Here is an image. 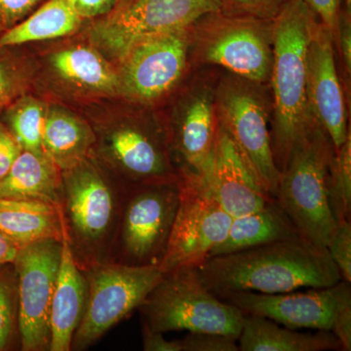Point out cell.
I'll list each match as a JSON object with an SVG mask.
<instances>
[{
	"mask_svg": "<svg viewBox=\"0 0 351 351\" xmlns=\"http://www.w3.org/2000/svg\"><path fill=\"white\" fill-rule=\"evenodd\" d=\"M193 269L215 295L237 291L281 294L343 280L326 247L302 237L208 258Z\"/></svg>",
	"mask_w": 351,
	"mask_h": 351,
	"instance_id": "1",
	"label": "cell"
},
{
	"mask_svg": "<svg viewBox=\"0 0 351 351\" xmlns=\"http://www.w3.org/2000/svg\"><path fill=\"white\" fill-rule=\"evenodd\" d=\"M318 23L304 0H290L274 20L270 138L280 172L318 124L307 90V54Z\"/></svg>",
	"mask_w": 351,
	"mask_h": 351,
	"instance_id": "2",
	"label": "cell"
},
{
	"mask_svg": "<svg viewBox=\"0 0 351 351\" xmlns=\"http://www.w3.org/2000/svg\"><path fill=\"white\" fill-rule=\"evenodd\" d=\"M125 189L93 154L62 171L64 232L80 269L110 261Z\"/></svg>",
	"mask_w": 351,
	"mask_h": 351,
	"instance_id": "3",
	"label": "cell"
},
{
	"mask_svg": "<svg viewBox=\"0 0 351 351\" xmlns=\"http://www.w3.org/2000/svg\"><path fill=\"white\" fill-rule=\"evenodd\" d=\"M129 106L125 112L91 123L96 136L95 158L125 188L179 179L163 113Z\"/></svg>",
	"mask_w": 351,
	"mask_h": 351,
	"instance_id": "4",
	"label": "cell"
},
{
	"mask_svg": "<svg viewBox=\"0 0 351 351\" xmlns=\"http://www.w3.org/2000/svg\"><path fill=\"white\" fill-rule=\"evenodd\" d=\"M336 149L317 124L280 172L276 199L302 239L326 247L337 226L332 204Z\"/></svg>",
	"mask_w": 351,
	"mask_h": 351,
	"instance_id": "5",
	"label": "cell"
},
{
	"mask_svg": "<svg viewBox=\"0 0 351 351\" xmlns=\"http://www.w3.org/2000/svg\"><path fill=\"white\" fill-rule=\"evenodd\" d=\"M143 323L152 331H186L239 339L245 314L208 290L193 267L163 272L138 307Z\"/></svg>",
	"mask_w": 351,
	"mask_h": 351,
	"instance_id": "6",
	"label": "cell"
},
{
	"mask_svg": "<svg viewBox=\"0 0 351 351\" xmlns=\"http://www.w3.org/2000/svg\"><path fill=\"white\" fill-rule=\"evenodd\" d=\"M274 60V21L228 15L218 11L193 25V69L215 66L269 85Z\"/></svg>",
	"mask_w": 351,
	"mask_h": 351,
	"instance_id": "7",
	"label": "cell"
},
{
	"mask_svg": "<svg viewBox=\"0 0 351 351\" xmlns=\"http://www.w3.org/2000/svg\"><path fill=\"white\" fill-rule=\"evenodd\" d=\"M221 71L215 66L193 69L173 95L171 113H163L179 179L203 180L209 172L218 138L216 85Z\"/></svg>",
	"mask_w": 351,
	"mask_h": 351,
	"instance_id": "8",
	"label": "cell"
},
{
	"mask_svg": "<svg viewBox=\"0 0 351 351\" xmlns=\"http://www.w3.org/2000/svg\"><path fill=\"white\" fill-rule=\"evenodd\" d=\"M219 123L228 131L263 189L276 198L280 171L271 149L269 85L221 69L216 85Z\"/></svg>",
	"mask_w": 351,
	"mask_h": 351,
	"instance_id": "9",
	"label": "cell"
},
{
	"mask_svg": "<svg viewBox=\"0 0 351 351\" xmlns=\"http://www.w3.org/2000/svg\"><path fill=\"white\" fill-rule=\"evenodd\" d=\"M193 25L135 41L117 64V96L156 108L178 91L193 71Z\"/></svg>",
	"mask_w": 351,
	"mask_h": 351,
	"instance_id": "10",
	"label": "cell"
},
{
	"mask_svg": "<svg viewBox=\"0 0 351 351\" xmlns=\"http://www.w3.org/2000/svg\"><path fill=\"white\" fill-rule=\"evenodd\" d=\"M179 202L180 179L126 188L110 261L159 267Z\"/></svg>",
	"mask_w": 351,
	"mask_h": 351,
	"instance_id": "11",
	"label": "cell"
},
{
	"mask_svg": "<svg viewBox=\"0 0 351 351\" xmlns=\"http://www.w3.org/2000/svg\"><path fill=\"white\" fill-rule=\"evenodd\" d=\"M88 293L84 313L71 350H84L145 302L163 271L156 265L134 267L112 261L82 269Z\"/></svg>",
	"mask_w": 351,
	"mask_h": 351,
	"instance_id": "12",
	"label": "cell"
},
{
	"mask_svg": "<svg viewBox=\"0 0 351 351\" xmlns=\"http://www.w3.org/2000/svg\"><path fill=\"white\" fill-rule=\"evenodd\" d=\"M221 11V0H135L91 21L88 41L117 66L138 39L191 27L206 14Z\"/></svg>",
	"mask_w": 351,
	"mask_h": 351,
	"instance_id": "13",
	"label": "cell"
},
{
	"mask_svg": "<svg viewBox=\"0 0 351 351\" xmlns=\"http://www.w3.org/2000/svg\"><path fill=\"white\" fill-rule=\"evenodd\" d=\"M232 221L206 180L180 179L179 207L159 269L166 272L198 267L226 239Z\"/></svg>",
	"mask_w": 351,
	"mask_h": 351,
	"instance_id": "14",
	"label": "cell"
},
{
	"mask_svg": "<svg viewBox=\"0 0 351 351\" xmlns=\"http://www.w3.org/2000/svg\"><path fill=\"white\" fill-rule=\"evenodd\" d=\"M62 248V240H41L21 247L14 261L23 351L49 350L51 302L56 287Z\"/></svg>",
	"mask_w": 351,
	"mask_h": 351,
	"instance_id": "15",
	"label": "cell"
},
{
	"mask_svg": "<svg viewBox=\"0 0 351 351\" xmlns=\"http://www.w3.org/2000/svg\"><path fill=\"white\" fill-rule=\"evenodd\" d=\"M245 315L262 316L291 328L332 331L341 309L351 306L350 283L341 280L326 288H311L306 292L261 294L249 291L216 295Z\"/></svg>",
	"mask_w": 351,
	"mask_h": 351,
	"instance_id": "16",
	"label": "cell"
},
{
	"mask_svg": "<svg viewBox=\"0 0 351 351\" xmlns=\"http://www.w3.org/2000/svg\"><path fill=\"white\" fill-rule=\"evenodd\" d=\"M36 66V77L43 76L54 91L69 98L117 96V66L90 41L61 44L45 53Z\"/></svg>",
	"mask_w": 351,
	"mask_h": 351,
	"instance_id": "17",
	"label": "cell"
},
{
	"mask_svg": "<svg viewBox=\"0 0 351 351\" xmlns=\"http://www.w3.org/2000/svg\"><path fill=\"white\" fill-rule=\"evenodd\" d=\"M307 90L314 117L338 151L350 135L346 91L337 64L334 38L320 22L309 43Z\"/></svg>",
	"mask_w": 351,
	"mask_h": 351,
	"instance_id": "18",
	"label": "cell"
},
{
	"mask_svg": "<svg viewBox=\"0 0 351 351\" xmlns=\"http://www.w3.org/2000/svg\"><path fill=\"white\" fill-rule=\"evenodd\" d=\"M205 180L221 206L232 218L253 213L276 199L263 189L221 123L213 159Z\"/></svg>",
	"mask_w": 351,
	"mask_h": 351,
	"instance_id": "19",
	"label": "cell"
},
{
	"mask_svg": "<svg viewBox=\"0 0 351 351\" xmlns=\"http://www.w3.org/2000/svg\"><path fill=\"white\" fill-rule=\"evenodd\" d=\"M62 245L56 287L51 302L49 351H71V341L87 302L86 278L73 257L64 226Z\"/></svg>",
	"mask_w": 351,
	"mask_h": 351,
	"instance_id": "20",
	"label": "cell"
},
{
	"mask_svg": "<svg viewBox=\"0 0 351 351\" xmlns=\"http://www.w3.org/2000/svg\"><path fill=\"white\" fill-rule=\"evenodd\" d=\"M96 136L88 120L57 103H48L43 132L44 154L61 171L93 154Z\"/></svg>",
	"mask_w": 351,
	"mask_h": 351,
	"instance_id": "21",
	"label": "cell"
},
{
	"mask_svg": "<svg viewBox=\"0 0 351 351\" xmlns=\"http://www.w3.org/2000/svg\"><path fill=\"white\" fill-rule=\"evenodd\" d=\"M62 171L44 154L20 152L0 179V199L43 201L61 206Z\"/></svg>",
	"mask_w": 351,
	"mask_h": 351,
	"instance_id": "22",
	"label": "cell"
},
{
	"mask_svg": "<svg viewBox=\"0 0 351 351\" xmlns=\"http://www.w3.org/2000/svg\"><path fill=\"white\" fill-rule=\"evenodd\" d=\"M299 237L293 221L274 199L258 211L232 218L226 239L215 247L209 258Z\"/></svg>",
	"mask_w": 351,
	"mask_h": 351,
	"instance_id": "23",
	"label": "cell"
},
{
	"mask_svg": "<svg viewBox=\"0 0 351 351\" xmlns=\"http://www.w3.org/2000/svg\"><path fill=\"white\" fill-rule=\"evenodd\" d=\"M237 341L240 351L341 350V343L331 331L302 332L255 315H245Z\"/></svg>",
	"mask_w": 351,
	"mask_h": 351,
	"instance_id": "24",
	"label": "cell"
},
{
	"mask_svg": "<svg viewBox=\"0 0 351 351\" xmlns=\"http://www.w3.org/2000/svg\"><path fill=\"white\" fill-rule=\"evenodd\" d=\"M0 232L20 247L45 239L62 240L61 206L43 201L0 199Z\"/></svg>",
	"mask_w": 351,
	"mask_h": 351,
	"instance_id": "25",
	"label": "cell"
},
{
	"mask_svg": "<svg viewBox=\"0 0 351 351\" xmlns=\"http://www.w3.org/2000/svg\"><path fill=\"white\" fill-rule=\"evenodd\" d=\"M85 22L66 0H46L31 15L2 32L0 48L66 38L80 31Z\"/></svg>",
	"mask_w": 351,
	"mask_h": 351,
	"instance_id": "26",
	"label": "cell"
},
{
	"mask_svg": "<svg viewBox=\"0 0 351 351\" xmlns=\"http://www.w3.org/2000/svg\"><path fill=\"white\" fill-rule=\"evenodd\" d=\"M47 107V101L27 93L14 101L0 115L22 151L44 154L43 132Z\"/></svg>",
	"mask_w": 351,
	"mask_h": 351,
	"instance_id": "27",
	"label": "cell"
},
{
	"mask_svg": "<svg viewBox=\"0 0 351 351\" xmlns=\"http://www.w3.org/2000/svg\"><path fill=\"white\" fill-rule=\"evenodd\" d=\"M36 69V61L21 46L0 48V115L14 101L29 93Z\"/></svg>",
	"mask_w": 351,
	"mask_h": 351,
	"instance_id": "28",
	"label": "cell"
},
{
	"mask_svg": "<svg viewBox=\"0 0 351 351\" xmlns=\"http://www.w3.org/2000/svg\"><path fill=\"white\" fill-rule=\"evenodd\" d=\"M19 338L18 281L13 263L0 265V351L12 350Z\"/></svg>",
	"mask_w": 351,
	"mask_h": 351,
	"instance_id": "29",
	"label": "cell"
},
{
	"mask_svg": "<svg viewBox=\"0 0 351 351\" xmlns=\"http://www.w3.org/2000/svg\"><path fill=\"white\" fill-rule=\"evenodd\" d=\"M332 204L339 219L350 221L351 215V136L336 151L332 177Z\"/></svg>",
	"mask_w": 351,
	"mask_h": 351,
	"instance_id": "30",
	"label": "cell"
},
{
	"mask_svg": "<svg viewBox=\"0 0 351 351\" xmlns=\"http://www.w3.org/2000/svg\"><path fill=\"white\" fill-rule=\"evenodd\" d=\"M328 253L338 267L341 278L351 282V223L339 219L326 245Z\"/></svg>",
	"mask_w": 351,
	"mask_h": 351,
	"instance_id": "31",
	"label": "cell"
},
{
	"mask_svg": "<svg viewBox=\"0 0 351 351\" xmlns=\"http://www.w3.org/2000/svg\"><path fill=\"white\" fill-rule=\"evenodd\" d=\"M290 0H221V11L228 15L274 21Z\"/></svg>",
	"mask_w": 351,
	"mask_h": 351,
	"instance_id": "32",
	"label": "cell"
},
{
	"mask_svg": "<svg viewBox=\"0 0 351 351\" xmlns=\"http://www.w3.org/2000/svg\"><path fill=\"white\" fill-rule=\"evenodd\" d=\"M184 351H239L237 339L211 332H189L181 339Z\"/></svg>",
	"mask_w": 351,
	"mask_h": 351,
	"instance_id": "33",
	"label": "cell"
},
{
	"mask_svg": "<svg viewBox=\"0 0 351 351\" xmlns=\"http://www.w3.org/2000/svg\"><path fill=\"white\" fill-rule=\"evenodd\" d=\"M335 48L338 49L341 64H343L345 88L350 90L351 75V16L346 11H341L338 27L334 36Z\"/></svg>",
	"mask_w": 351,
	"mask_h": 351,
	"instance_id": "34",
	"label": "cell"
},
{
	"mask_svg": "<svg viewBox=\"0 0 351 351\" xmlns=\"http://www.w3.org/2000/svg\"><path fill=\"white\" fill-rule=\"evenodd\" d=\"M46 0H0V21L5 31L31 15Z\"/></svg>",
	"mask_w": 351,
	"mask_h": 351,
	"instance_id": "35",
	"label": "cell"
},
{
	"mask_svg": "<svg viewBox=\"0 0 351 351\" xmlns=\"http://www.w3.org/2000/svg\"><path fill=\"white\" fill-rule=\"evenodd\" d=\"M309 8L315 14L321 24L330 29L332 38L336 34L337 27L343 9V0H304Z\"/></svg>",
	"mask_w": 351,
	"mask_h": 351,
	"instance_id": "36",
	"label": "cell"
},
{
	"mask_svg": "<svg viewBox=\"0 0 351 351\" xmlns=\"http://www.w3.org/2000/svg\"><path fill=\"white\" fill-rule=\"evenodd\" d=\"M119 0H66L76 13L86 21L98 19L114 10Z\"/></svg>",
	"mask_w": 351,
	"mask_h": 351,
	"instance_id": "37",
	"label": "cell"
},
{
	"mask_svg": "<svg viewBox=\"0 0 351 351\" xmlns=\"http://www.w3.org/2000/svg\"><path fill=\"white\" fill-rule=\"evenodd\" d=\"M21 152L20 145L0 119V179L6 175Z\"/></svg>",
	"mask_w": 351,
	"mask_h": 351,
	"instance_id": "38",
	"label": "cell"
},
{
	"mask_svg": "<svg viewBox=\"0 0 351 351\" xmlns=\"http://www.w3.org/2000/svg\"><path fill=\"white\" fill-rule=\"evenodd\" d=\"M143 348L145 351H184L181 339L168 341L163 332L152 331L143 323Z\"/></svg>",
	"mask_w": 351,
	"mask_h": 351,
	"instance_id": "39",
	"label": "cell"
},
{
	"mask_svg": "<svg viewBox=\"0 0 351 351\" xmlns=\"http://www.w3.org/2000/svg\"><path fill=\"white\" fill-rule=\"evenodd\" d=\"M331 332L341 343V350H351V306L341 309Z\"/></svg>",
	"mask_w": 351,
	"mask_h": 351,
	"instance_id": "40",
	"label": "cell"
},
{
	"mask_svg": "<svg viewBox=\"0 0 351 351\" xmlns=\"http://www.w3.org/2000/svg\"><path fill=\"white\" fill-rule=\"evenodd\" d=\"M21 247L13 240L0 232V265L13 263L17 257Z\"/></svg>",
	"mask_w": 351,
	"mask_h": 351,
	"instance_id": "41",
	"label": "cell"
},
{
	"mask_svg": "<svg viewBox=\"0 0 351 351\" xmlns=\"http://www.w3.org/2000/svg\"><path fill=\"white\" fill-rule=\"evenodd\" d=\"M135 1V0H119L117 1V6H115L114 10H120V9L124 8V7L128 6L129 4H131L132 2Z\"/></svg>",
	"mask_w": 351,
	"mask_h": 351,
	"instance_id": "42",
	"label": "cell"
},
{
	"mask_svg": "<svg viewBox=\"0 0 351 351\" xmlns=\"http://www.w3.org/2000/svg\"><path fill=\"white\" fill-rule=\"evenodd\" d=\"M5 31V29H4L3 25H2L1 21H0V36H1L2 32Z\"/></svg>",
	"mask_w": 351,
	"mask_h": 351,
	"instance_id": "43",
	"label": "cell"
}]
</instances>
